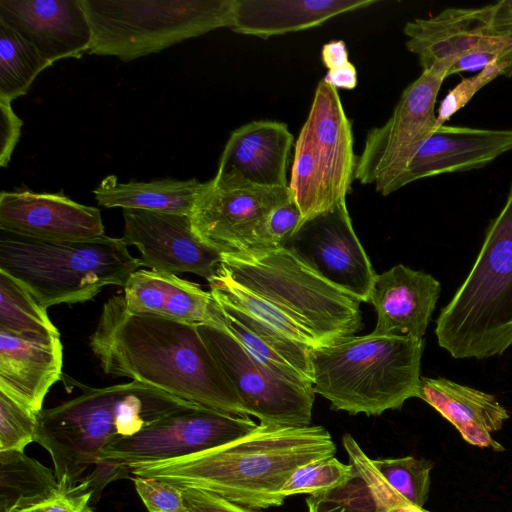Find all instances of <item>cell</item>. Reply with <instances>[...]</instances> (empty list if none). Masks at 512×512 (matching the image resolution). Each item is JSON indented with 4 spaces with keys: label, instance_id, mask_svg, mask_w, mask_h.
<instances>
[{
    "label": "cell",
    "instance_id": "40",
    "mask_svg": "<svg viewBox=\"0 0 512 512\" xmlns=\"http://www.w3.org/2000/svg\"><path fill=\"white\" fill-rule=\"evenodd\" d=\"M0 111V166L5 168L19 140L23 122L13 111L10 100L0 98Z\"/></svg>",
    "mask_w": 512,
    "mask_h": 512
},
{
    "label": "cell",
    "instance_id": "2",
    "mask_svg": "<svg viewBox=\"0 0 512 512\" xmlns=\"http://www.w3.org/2000/svg\"><path fill=\"white\" fill-rule=\"evenodd\" d=\"M335 453L336 445L323 426L258 424L251 433L229 444L186 457L141 464L129 469V475L205 490L261 510L284 503L281 490L297 468L334 457Z\"/></svg>",
    "mask_w": 512,
    "mask_h": 512
},
{
    "label": "cell",
    "instance_id": "33",
    "mask_svg": "<svg viewBox=\"0 0 512 512\" xmlns=\"http://www.w3.org/2000/svg\"><path fill=\"white\" fill-rule=\"evenodd\" d=\"M354 475L350 463L335 457L314 461L297 468L281 490L285 498L296 494H316L332 490L348 482Z\"/></svg>",
    "mask_w": 512,
    "mask_h": 512
},
{
    "label": "cell",
    "instance_id": "29",
    "mask_svg": "<svg viewBox=\"0 0 512 512\" xmlns=\"http://www.w3.org/2000/svg\"><path fill=\"white\" fill-rule=\"evenodd\" d=\"M0 331L25 336L60 335L47 308L17 280L0 271Z\"/></svg>",
    "mask_w": 512,
    "mask_h": 512
},
{
    "label": "cell",
    "instance_id": "19",
    "mask_svg": "<svg viewBox=\"0 0 512 512\" xmlns=\"http://www.w3.org/2000/svg\"><path fill=\"white\" fill-rule=\"evenodd\" d=\"M407 49L418 56L423 70L441 61H453L469 53L506 50L512 38L495 36L490 29L489 5L447 8L429 18H416L404 26Z\"/></svg>",
    "mask_w": 512,
    "mask_h": 512
},
{
    "label": "cell",
    "instance_id": "42",
    "mask_svg": "<svg viewBox=\"0 0 512 512\" xmlns=\"http://www.w3.org/2000/svg\"><path fill=\"white\" fill-rule=\"evenodd\" d=\"M321 59L328 71L340 69L350 63L346 45L342 40L326 43L321 51Z\"/></svg>",
    "mask_w": 512,
    "mask_h": 512
},
{
    "label": "cell",
    "instance_id": "30",
    "mask_svg": "<svg viewBox=\"0 0 512 512\" xmlns=\"http://www.w3.org/2000/svg\"><path fill=\"white\" fill-rule=\"evenodd\" d=\"M51 64L34 46L0 22V98L14 100Z\"/></svg>",
    "mask_w": 512,
    "mask_h": 512
},
{
    "label": "cell",
    "instance_id": "3",
    "mask_svg": "<svg viewBox=\"0 0 512 512\" xmlns=\"http://www.w3.org/2000/svg\"><path fill=\"white\" fill-rule=\"evenodd\" d=\"M193 406L198 405L138 381L84 387L77 397L38 414L35 442L49 452L62 488L84 482L94 466L89 482L96 492L112 481L99 461L108 444Z\"/></svg>",
    "mask_w": 512,
    "mask_h": 512
},
{
    "label": "cell",
    "instance_id": "43",
    "mask_svg": "<svg viewBox=\"0 0 512 512\" xmlns=\"http://www.w3.org/2000/svg\"><path fill=\"white\" fill-rule=\"evenodd\" d=\"M323 80L337 90L339 88L351 90L357 85V72L350 62L340 69L328 71Z\"/></svg>",
    "mask_w": 512,
    "mask_h": 512
},
{
    "label": "cell",
    "instance_id": "25",
    "mask_svg": "<svg viewBox=\"0 0 512 512\" xmlns=\"http://www.w3.org/2000/svg\"><path fill=\"white\" fill-rule=\"evenodd\" d=\"M376 0H235L231 30L267 39L319 26Z\"/></svg>",
    "mask_w": 512,
    "mask_h": 512
},
{
    "label": "cell",
    "instance_id": "27",
    "mask_svg": "<svg viewBox=\"0 0 512 512\" xmlns=\"http://www.w3.org/2000/svg\"><path fill=\"white\" fill-rule=\"evenodd\" d=\"M202 186L203 182L196 178L119 183L114 175H110L100 182L93 194L98 204L105 208L190 215Z\"/></svg>",
    "mask_w": 512,
    "mask_h": 512
},
{
    "label": "cell",
    "instance_id": "37",
    "mask_svg": "<svg viewBox=\"0 0 512 512\" xmlns=\"http://www.w3.org/2000/svg\"><path fill=\"white\" fill-rule=\"evenodd\" d=\"M95 489L88 481L65 489L61 486L49 496L14 512H93Z\"/></svg>",
    "mask_w": 512,
    "mask_h": 512
},
{
    "label": "cell",
    "instance_id": "16",
    "mask_svg": "<svg viewBox=\"0 0 512 512\" xmlns=\"http://www.w3.org/2000/svg\"><path fill=\"white\" fill-rule=\"evenodd\" d=\"M0 230L51 241H88L106 235L98 208L62 192L25 188L1 192Z\"/></svg>",
    "mask_w": 512,
    "mask_h": 512
},
{
    "label": "cell",
    "instance_id": "38",
    "mask_svg": "<svg viewBox=\"0 0 512 512\" xmlns=\"http://www.w3.org/2000/svg\"><path fill=\"white\" fill-rule=\"evenodd\" d=\"M301 220V212L293 197L275 208L265 222V250L282 247Z\"/></svg>",
    "mask_w": 512,
    "mask_h": 512
},
{
    "label": "cell",
    "instance_id": "9",
    "mask_svg": "<svg viewBox=\"0 0 512 512\" xmlns=\"http://www.w3.org/2000/svg\"><path fill=\"white\" fill-rule=\"evenodd\" d=\"M356 164L351 122L338 90L322 79L295 143L289 184L302 220L346 201Z\"/></svg>",
    "mask_w": 512,
    "mask_h": 512
},
{
    "label": "cell",
    "instance_id": "13",
    "mask_svg": "<svg viewBox=\"0 0 512 512\" xmlns=\"http://www.w3.org/2000/svg\"><path fill=\"white\" fill-rule=\"evenodd\" d=\"M282 247L341 291L369 302L378 274L354 232L346 201L301 220Z\"/></svg>",
    "mask_w": 512,
    "mask_h": 512
},
{
    "label": "cell",
    "instance_id": "44",
    "mask_svg": "<svg viewBox=\"0 0 512 512\" xmlns=\"http://www.w3.org/2000/svg\"><path fill=\"white\" fill-rule=\"evenodd\" d=\"M305 501L308 512H348L342 504L324 493L311 494Z\"/></svg>",
    "mask_w": 512,
    "mask_h": 512
},
{
    "label": "cell",
    "instance_id": "22",
    "mask_svg": "<svg viewBox=\"0 0 512 512\" xmlns=\"http://www.w3.org/2000/svg\"><path fill=\"white\" fill-rule=\"evenodd\" d=\"M60 335L25 337L0 331V391L39 414L45 396L61 378Z\"/></svg>",
    "mask_w": 512,
    "mask_h": 512
},
{
    "label": "cell",
    "instance_id": "34",
    "mask_svg": "<svg viewBox=\"0 0 512 512\" xmlns=\"http://www.w3.org/2000/svg\"><path fill=\"white\" fill-rule=\"evenodd\" d=\"M37 431L38 414L0 391V451L24 452Z\"/></svg>",
    "mask_w": 512,
    "mask_h": 512
},
{
    "label": "cell",
    "instance_id": "20",
    "mask_svg": "<svg viewBox=\"0 0 512 512\" xmlns=\"http://www.w3.org/2000/svg\"><path fill=\"white\" fill-rule=\"evenodd\" d=\"M512 150V129L441 125L416 152L396 190L418 179L481 168Z\"/></svg>",
    "mask_w": 512,
    "mask_h": 512
},
{
    "label": "cell",
    "instance_id": "7",
    "mask_svg": "<svg viewBox=\"0 0 512 512\" xmlns=\"http://www.w3.org/2000/svg\"><path fill=\"white\" fill-rule=\"evenodd\" d=\"M218 270L271 303L319 346L353 336L362 327L360 302L285 247L224 253Z\"/></svg>",
    "mask_w": 512,
    "mask_h": 512
},
{
    "label": "cell",
    "instance_id": "28",
    "mask_svg": "<svg viewBox=\"0 0 512 512\" xmlns=\"http://www.w3.org/2000/svg\"><path fill=\"white\" fill-rule=\"evenodd\" d=\"M56 474L19 451H0V512H14L58 490Z\"/></svg>",
    "mask_w": 512,
    "mask_h": 512
},
{
    "label": "cell",
    "instance_id": "14",
    "mask_svg": "<svg viewBox=\"0 0 512 512\" xmlns=\"http://www.w3.org/2000/svg\"><path fill=\"white\" fill-rule=\"evenodd\" d=\"M292 197L289 186L218 188L203 182L190 214L192 227L221 254L265 250L267 217Z\"/></svg>",
    "mask_w": 512,
    "mask_h": 512
},
{
    "label": "cell",
    "instance_id": "10",
    "mask_svg": "<svg viewBox=\"0 0 512 512\" xmlns=\"http://www.w3.org/2000/svg\"><path fill=\"white\" fill-rule=\"evenodd\" d=\"M257 426L249 416L193 406L108 444L100 452L99 461L113 481L119 478L117 470L128 477L133 467L217 448L248 435Z\"/></svg>",
    "mask_w": 512,
    "mask_h": 512
},
{
    "label": "cell",
    "instance_id": "6",
    "mask_svg": "<svg viewBox=\"0 0 512 512\" xmlns=\"http://www.w3.org/2000/svg\"><path fill=\"white\" fill-rule=\"evenodd\" d=\"M123 238L51 241L0 230V271L45 308L83 303L106 286H125L141 267Z\"/></svg>",
    "mask_w": 512,
    "mask_h": 512
},
{
    "label": "cell",
    "instance_id": "31",
    "mask_svg": "<svg viewBox=\"0 0 512 512\" xmlns=\"http://www.w3.org/2000/svg\"><path fill=\"white\" fill-rule=\"evenodd\" d=\"M210 291L287 338L310 348L318 342L271 303L217 271L209 281Z\"/></svg>",
    "mask_w": 512,
    "mask_h": 512
},
{
    "label": "cell",
    "instance_id": "41",
    "mask_svg": "<svg viewBox=\"0 0 512 512\" xmlns=\"http://www.w3.org/2000/svg\"><path fill=\"white\" fill-rule=\"evenodd\" d=\"M490 7V29L498 37L512 38V0H502Z\"/></svg>",
    "mask_w": 512,
    "mask_h": 512
},
{
    "label": "cell",
    "instance_id": "11",
    "mask_svg": "<svg viewBox=\"0 0 512 512\" xmlns=\"http://www.w3.org/2000/svg\"><path fill=\"white\" fill-rule=\"evenodd\" d=\"M454 63L441 61L423 70L402 92L386 123L369 130L354 174L361 184H374L385 196L396 191L410 161L437 129V95Z\"/></svg>",
    "mask_w": 512,
    "mask_h": 512
},
{
    "label": "cell",
    "instance_id": "15",
    "mask_svg": "<svg viewBox=\"0 0 512 512\" xmlns=\"http://www.w3.org/2000/svg\"><path fill=\"white\" fill-rule=\"evenodd\" d=\"M123 239L140 252L142 266L171 274L193 273L208 282L222 254L194 232L190 215L124 209Z\"/></svg>",
    "mask_w": 512,
    "mask_h": 512
},
{
    "label": "cell",
    "instance_id": "36",
    "mask_svg": "<svg viewBox=\"0 0 512 512\" xmlns=\"http://www.w3.org/2000/svg\"><path fill=\"white\" fill-rule=\"evenodd\" d=\"M131 477L149 512H187L181 487L157 478Z\"/></svg>",
    "mask_w": 512,
    "mask_h": 512
},
{
    "label": "cell",
    "instance_id": "23",
    "mask_svg": "<svg viewBox=\"0 0 512 512\" xmlns=\"http://www.w3.org/2000/svg\"><path fill=\"white\" fill-rule=\"evenodd\" d=\"M123 297L132 314L224 328L211 292L175 274L138 269L127 280Z\"/></svg>",
    "mask_w": 512,
    "mask_h": 512
},
{
    "label": "cell",
    "instance_id": "32",
    "mask_svg": "<svg viewBox=\"0 0 512 512\" xmlns=\"http://www.w3.org/2000/svg\"><path fill=\"white\" fill-rule=\"evenodd\" d=\"M388 484L411 504L424 507L429 495L433 463L414 456L372 460Z\"/></svg>",
    "mask_w": 512,
    "mask_h": 512
},
{
    "label": "cell",
    "instance_id": "21",
    "mask_svg": "<svg viewBox=\"0 0 512 512\" xmlns=\"http://www.w3.org/2000/svg\"><path fill=\"white\" fill-rule=\"evenodd\" d=\"M440 291L432 275L402 264L377 275L369 299L377 314L371 333L423 338Z\"/></svg>",
    "mask_w": 512,
    "mask_h": 512
},
{
    "label": "cell",
    "instance_id": "26",
    "mask_svg": "<svg viewBox=\"0 0 512 512\" xmlns=\"http://www.w3.org/2000/svg\"><path fill=\"white\" fill-rule=\"evenodd\" d=\"M210 292L220 308L224 328L253 358L291 381L313 385L312 348L287 338Z\"/></svg>",
    "mask_w": 512,
    "mask_h": 512
},
{
    "label": "cell",
    "instance_id": "24",
    "mask_svg": "<svg viewBox=\"0 0 512 512\" xmlns=\"http://www.w3.org/2000/svg\"><path fill=\"white\" fill-rule=\"evenodd\" d=\"M417 397L447 419L469 444L504 451L491 434L503 427L509 413L493 395L442 377H420Z\"/></svg>",
    "mask_w": 512,
    "mask_h": 512
},
{
    "label": "cell",
    "instance_id": "12",
    "mask_svg": "<svg viewBox=\"0 0 512 512\" xmlns=\"http://www.w3.org/2000/svg\"><path fill=\"white\" fill-rule=\"evenodd\" d=\"M198 331L232 383L246 415L255 416L263 425H310L313 385L277 374L253 358L225 328L198 324Z\"/></svg>",
    "mask_w": 512,
    "mask_h": 512
},
{
    "label": "cell",
    "instance_id": "17",
    "mask_svg": "<svg viewBox=\"0 0 512 512\" xmlns=\"http://www.w3.org/2000/svg\"><path fill=\"white\" fill-rule=\"evenodd\" d=\"M292 143L293 135L284 123L249 122L230 135L211 182L218 188L287 187Z\"/></svg>",
    "mask_w": 512,
    "mask_h": 512
},
{
    "label": "cell",
    "instance_id": "8",
    "mask_svg": "<svg viewBox=\"0 0 512 512\" xmlns=\"http://www.w3.org/2000/svg\"><path fill=\"white\" fill-rule=\"evenodd\" d=\"M88 52L131 61L218 28H231L235 0H81Z\"/></svg>",
    "mask_w": 512,
    "mask_h": 512
},
{
    "label": "cell",
    "instance_id": "39",
    "mask_svg": "<svg viewBox=\"0 0 512 512\" xmlns=\"http://www.w3.org/2000/svg\"><path fill=\"white\" fill-rule=\"evenodd\" d=\"M181 488L187 512H263L233 503L205 490Z\"/></svg>",
    "mask_w": 512,
    "mask_h": 512
},
{
    "label": "cell",
    "instance_id": "18",
    "mask_svg": "<svg viewBox=\"0 0 512 512\" xmlns=\"http://www.w3.org/2000/svg\"><path fill=\"white\" fill-rule=\"evenodd\" d=\"M0 22L51 65L88 52L92 30L81 0H0Z\"/></svg>",
    "mask_w": 512,
    "mask_h": 512
},
{
    "label": "cell",
    "instance_id": "1",
    "mask_svg": "<svg viewBox=\"0 0 512 512\" xmlns=\"http://www.w3.org/2000/svg\"><path fill=\"white\" fill-rule=\"evenodd\" d=\"M89 345L105 374L198 406L248 416L198 324L132 314L123 295H115L105 302Z\"/></svg>",
    "mask_w": 512,
    "mask_h": 512
},
{
    "label": "cell",
    "instance_id": "4",
    "mask_svg": "<svg viewBox=\"0 0 512 512\" xmlns=\"http://www.w3.org/2000/svg\"><path fill=\"white\" fill-rule=\"evenodd\" d=\"M423 338L348 336L310 349L315 394L333 410L380 415L417 397Z\"/></svg>",
    "mask_w": 512,
    "mask_h": 512
},
{
    "label": "cell",
    "instance_id": "5",
    "mask_svg": "<svg viewBox=\"0 0 512 512\" xmlns=\"http://www.w3.org/2000/svg\"><path fill=\"white\" fill-rule=\"evenodd\" d=\"M435 334L456 359H484L512 346V184L471 271L441 309Z\"/></svg>",
    "mask_w": 512,
    "mask_h": 512
},
{
    "label": "cell",
    "instance_id": "35",
    "mask_svg": "<svg viewBox=\"0 0 512 512\" xmlns=\"http://www.w3.org/2000/svg\"><path fill=\"white\" fill-rule=\"evenodd\" d=\"M500 75H512V49L476 75L462 79L448 92L438 109L437 127L444 125V122L463 108L482 87Z\"/></svg>",
    "mask_w": 512,
    "mask_h": 512
}]
</instances>
